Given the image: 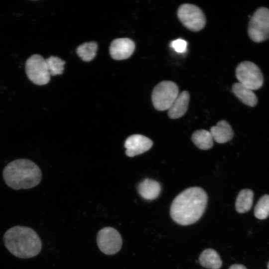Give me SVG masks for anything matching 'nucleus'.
Here are the masks:
<instances>
[{
	"mask_svg": "<svg viewBox=\"0 0 269 269\" xmlns=\"http://www.w3.org/2000/svg\"><path fill=\"white\" fill-rule=\"evenodd\" d=\"M41 175L39 167L26 159H18L9 162L3 171L6 184L15 190L36 186L40 183Z\"/></svg>",
	"mask_w": 269,
	"mask_h": 269,
	"instance_id": "7ed1b4c3",
	"label": "nucleus"
},
{
	"mask_svg": "<svg viewBox=\"0 0 269 269\" xmlns=\"http://www.w3.org/2000/svg\"><path fill=\"white\" fill-rule=\"evenodd\" d=\"M208 197L205 191L199 187L187 188L173 200L170 215L177 224L187 226L199 220L207 206Z\"/></svg>",
	"mask_w": 269,
	"mask_h": 269,
	"instance_id": "f257e3e1",
	"label": "nucleus"
},
{
	"mask_svg": "<svg viewBox=\"0 0 269 269\" xmlns=\"http://www.w3.org/2000/svg\"><path fill=\"white\" fill-rule=\"evenodd\" d=\"M135 49L133 40L128 38H121L114 40L110 47L111 57L116 60H124L130 57Z\"/></svg>",
	"mask_w": 269,
	"mask_h": 269,
	"instance_id": "9b49d317",
	"label": "nucleus"
},
{
	"mask_svg": "<svg viewBox=\"0 0 269 269\" xmlns=\"http://www.w3.org/2000/svg\"><path fill=\"white\" fill-rule=\"evenodd\" d=\"M161 190L160 184L157 181L146 178L139 183L137 191L143 199L151 200L156 199Z\"/></svg>",
	"mask_w": 269,
	"mask_h": 269,
	"instance_id": "4468645a",
	"label": "nucleus"
},
{
	"mask_svg": "<svg viewBox=\"0 0 269 269\" xmlns=\"http://www.w3.org/2000/svg\"><path fill=\"white\" fill-rule=\"evenodd\" d=\"M199 261L202 267L210 269H219L222 265L219 255L212 249L204 250L199 256Z\"/></svg>",
	"mask_w": 269,
	"mask_h": 269,
	"instance_id": "dca6fc26",
	"label": "nucleus"
},
{
	"mask_svg": "<svg viewBox=\"0 0 269 269\" xmlns=\"http://www.w3.org/2000/svg\"><path fill=\"white\" fill-rule=\"evenodd\" d=\"M98 45L95 42H85L79 45L77 49L78 56L84 61L92 60L96 56Z\"/></svg>",
	"mask_w": 269,
	"mask_h": 269,
	"instance_id": "6ab92c4d",
	"label": "nucleus"
},
{
	"mask_svg": "<svg viewBox=\"0 0 269 269\" xmlns=\"http://www.w3.org/2000/svg\"><path fill=\"white\" fill-rule=\"evenodd\" d=\"M153 142L148 137L141 134H133L125 141L126 153L129 157H134L148 150Z\"/></svg>",
	"mask_w": 269,
	"mask_h": 269,
	"instance_id": "9d476101",
	"label": "nucleus"
},
{
	"mask_svg": "<svg viewBox=\"0 0 269 269\" xmlns=\"http://www.w3.org/2000/svg\"><path fill=\"white\" fill-rule=\"evenodd\" d=\"M248 34L252 40L261 42L269 38V9L258 8L251 16L248 26Z\"/></svg>",
	"mask_w": 269,
	"mask_h": 269,
	"instance_id": "39448f33",
	"label": "nucleus"
},
{
	"mask_svg": "<svg viewBox=\"0 0 269 269\" xmlns=\"http://www.w3.org/2000/svg\"><path fill=\"white\" fill-rule=\"evenodd\" d=\"M192 140L199 149L207 150L213 145V138L210 132L205 130L195 131L192 135Z\"/></svg>",
	"mask_w": 269,
	"mask_h": 269,
	"instance_id": "a211bd4d",
	"label": "nucleus"
},
{
	"mask_svg": "<svg viewBox=\"0 0 269 269\" xmlns=\"http://www.w3.org/2000/svg\"><path fill=\"white\" fill-rule=\"evenodd\" d=\"M254 215L260 220L269 216V195H264L259 200L254 208Z\"/></svg>",
	"mask_w": 269,
	"mask_h": 269,
	"instance_id": "aec40b11",
	"label": "nucleus"
},
{
	"mask_svg": "<svg viewBox=\"0 0 269 269\" xmlns=\"http://www.w3.org/2000/svg\"><path fill=\"white\" fill-rule=\"evenodd\" d=\"M187 45V42L182 39L174 40L171 43V47L178 53L184 52L186 49Z\"/></svg>",
	"mask_w": 269,
	"mask_h": 269,
	"instance_id": "4be33fe9",
	"label": "nucleus"
},
{
	"mask_svg": "<svg viewBox=\"0 0 269 269\" xmlns=\"http://www.w3.org/2000/svg\"><path fill=\"white\" fill-rule=\"evenodd\" d=\"M46 60L49 73L51 75L54 76L61 74L64 70L65 61L56 56H50Z\"/></svg>",
	"mask_w": 269,
	"mask_h": 269,
	"instance_id": "412c9836",
	"label": "nucleus"
},
{
	"mask_svg": "<svg viewBox=\"0 0 269 269\" xmlns=\"http://www.w3.org/2000/svg\"><path fill=\"white\" fill-rule=\"evenodd\" d=\"M177 84L170 81H163L153 89L151 99L154 108L160 111L168 110L179 95Z\"/></svg>",
	"mask_w": 269,
	"mask_h": 269,
	"instance_id": "20e7f679",
	"label": "nucleus"
},
{
	"mask_svg": "<svg viewBox=\"0 0 269 269\" xmlns=\"http://www.w3.org/2000/svg\"><path fill=\"white\" fill-rule=\"evenodd\" d=\"M254 192L249 189H243L239 193L235 203L236 211L239 213L248 212L253 203Z\"/></svg>",
	"mask_w": 269,
	"mask_h": 269,
	"instance_id": "f3484780",
	"label": "nucleus"
},
{
	"mask_svg": "<svg viewBox=\"0 0 269 269\" xmlns=\"http://www.w3.org/2000/svg\"><path fill=\"white\" fill-rule=\"evenodd\" d=\"M3 239L7 250L20 259L33 258L41 250L42 243L39 236L28 227H12L5 232Z\"/></svg>",
	"mask_w": 269,
	"mask_h": 269,
	"instance_id": "f03ea898",
	"label": "nucleus"
},
{
	"mask_svg": "<svg viewBox=\"0 0 269 269\" xmlns=\"http://www.w3.org/2000/svg\"><path fill=\"white\" fill-rule=\"evenodd\" d=\"M97 242L100 250L105 254L111 255L118 252L122 246V239L115 229L108 227L98 233Z\"/></svg>",
	"mask_w": 269,
	"mask_h": 269,
	"instance_id": "1a4fd4ad",
	"label": "nucleus"
},
{
	"mask_svg": "<svg viewBox=\"0 0 269 269\" xmlns=\"http://www.w3.org/2000/svg\"><path fill=\"white\" fill-rule=\"evenodd\" d=\"M177 16L182 24L192 31H199L206 24V17L203 11L198 6L190 3L180 5L177 10Z\"/></svg>",
	"mask_w": 269,
	"mask_h": 269,
	"instance_id": "0eeeda50",
	"label": "nucleus"
},
{
	"mask_svg": "<svg viewBox=\"0 0 269 269\" xmlns=\"http://www.w3.org/2000/svg\"><path fill=\"white\" fill-rule=\"evenodd\" d=\"M25 70L29 79L36 85H43L50 80L46 60L40 55H32L27 60Z\"/></svg>",
	"mask_w": 269,
	"mask_h": 269,
	"instance_id": "6e6552de",
	"label": "nucleus"
},
{
	"mask_svg": "<svg viewBox=\"0 0 269 269\" xmlns=\"http://www.w3.org/2000/svg\"><path fill=\"white\" fill-rule=\"evenodd\" d=\"M210 132L213 140L219 143L229 141L234 135L231 127L225 120H221L216 126L212 127Z\"/></svg>",
	"mask_w": 269,
	"mask_h": 269,
	"instance_id": "ddd939ff",
	"label": "nucleus"
},
{
	"mask_svg": "<svg viewBox=\"0 0 269 269\" xmlns=\"http://www.w3.org/2000/svg\"><path fill=\"white\" fill-rule=\"evenodd\" d=\"M229 269H247L245 266L241 264H234Z\"/></svg>",
	"mask_w": 269,
	"mask_h": 269,
	"instance_id": "5701e85b",
	"label": "nucleus"
},
{
	"mask_svg": "<svg viewBox=\"0 0 269 269\" xmlns=\"http://www.w3.org/2000/svg\"><path fill=\"white\" fill-rule=\"evenodd\" d=\"M232 89L234 95L243 104L250 107H254L257 105L258 98L253 90L239 82L234 83Z\"/></svg>",
	"mask_w": 269,
	"mask_h": 269,
	"instance_id": "2eb2a0df",
	"label": "nucleus"
},
{
	"mask_svg": "<svg viewBox=\"0 0 269 269\" xmlns=\"http://www.w3.org/2000/svg\"><path fill=\"white\" fill-rule=\"evenodd\" d=\"M267 267H268V269H269V263H268V266H267Z\"/></svg>",
	"mask_w": 269,
	"mask_h": 269,
	"instance_id": "b1692460",
	"label": "nucleus"
},
{
	"mask_svg": "<svg viewBox=\"0 0 269 269\" xmlns=\"http://www.w3.org/2000/svg\"><path fill=\"white\" fill-rule=\"evenodd\" d=\"M236 76L239 83L252 90L260 89L264 83V77L259 67L250 61H243L236 69Z\"/></svg>",
	"mask_w": 269,
	"mask_h": 269,
	"instance_id": "423d86ee",
	"label": "nucleus"
},
{
	"mask_svg": "<svg viewBox=\"0 0 269 269\" xmlns=\"http://www.w3.org/2000/svg\"><path fill=\"white\" fill-rule=\"evenodd\" d=\"M190 99L189 93L186 91L179 94L171 106L168 110V116L172 119L182 117L188 109Z\"/></svg>",
	"mask_w": 269,
	"mask_h": 269,
	"instance_id": "f8f14e48",
	"label": "nucleus"
}]
</instances>
